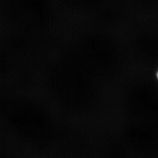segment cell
I'll return each mask as SVG.
<instances>
[{
	"mask_svg": "<svg viewBox=\"0 0 158 158\" xmlns=\"http://www.w3.org/2000/svg\"><path fill=\"white\" fill-rule=\"evenodd\" d=\"M157 76H158V74H157Z\"/></svg>",
	"mask_w": 158,
	"mask_h": 158,
	"instance_id": "6da1fadb",
	"label": "cell"
}]
</instances>
